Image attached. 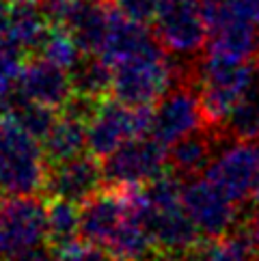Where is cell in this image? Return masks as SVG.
I'll list each match as a JSON object with an SVG mask.
<instances>
[{
    "label": "cell",
    "instance_id": "obj_15",
    "mask_svg": "<svg viewBox=\"0 0 259 261\" xmlns=\"http://www.w3.org/2000/svg\"><path fill=\"white\" fill-rule=\"evenodd\" d=\"M227 138L220 129L201 127L169 147V169L182 179H194L208 171L216 155L218 143Z\"/></svg>",
    "mask_w": 259,
    "mask_h": 261
},
{
    "label": "cell",
    "instance_id": "obj_30",
    "mask_svg": "<svg viewBox=\"0 0 259 261\" xmlns=\"http://www.w3.org/2000/svg\"><path fill=\"white\" fill-rule=\"evenodd\" d=\"M257 76H259V61H257Z\"/></svg>",
    "mask_w": 259,
    "mask_h": 261
},
{
    "label": "cell",
    "instance_id": "obj_18",
    "mask_svg": "<svg viewBox=\"0 0 259 261\" xmlns=\"http://www.w3.org/2000/svg\"><path fill=\"white\" fill-rule=\"evenodd\" d=\"M73 95L87 99H106L113 89V69L95 54H85L71 71Z\"/></svg>",
    "mask_w": 259,
    "mask_h": 261
},
{
    "label": "cell",
    "instance_id": "obj_10",
    "mask_svg": "<svg viewBox=\"0 0 259 261\" xmlns=\"http://www.w3.org/2000/svg\"><path fill=\"white\" fill-rule=\"evenodd\" d=\"M203 175L231 201L242 205L251 194H255L259 179V143L234 141L214 155Z\"/></svg>",
    "mask_w": 259,
    "mask_h": 261
},
{
    "label": "cell",
    "instance_id": "obj_22",
    "mask_svg": "<svg viewBox=\"0 0 259 261\" xmlns=\"http://www.w3.org/2000/svg\"><path fill=\"white\" fill-rule=\"evenodd\" d=\"M37 57H43V59L52 61L54 65H59V67L71 71L82 61L85 52L80 50L76 37H73L67 29H63V26H52L50 33L45 35L41 48L37 50Z\"/></svg>",
    "mask_w": 259,
    "mask_h": 261
},
{
    "label": "cell",
    "instance_id": "obj_17",
    "mask_svg": "<svg viewBox=\"0 0 259 261\" xmlns=\"http://www.w3.org/2000/svg\"><path fill=\"white\" fill-rule=\"evenodd\" d=\"M48 164H57L89 151L87 147V119L73 110L63 108L54 125L41 141Z\"/></svg>",
    "mask_w": 259,
    "mask_h": 261
},
{
    "label": "cell",
    "instance_id": "obj_8",
    "mask_svg": "<svg viewBox=\"0 0 259 261\" xmlns=\"http://www.w3.org/2000/svg\"><path fill=\"white\" fill-rule=\"evenodd\" d=\"M48 242L45 201L33 197H0V257L11 261Z\"/></svg>",
    "mask_w": 259,
    "mask_h": 261
},
{
    "label": "cell",
    "instance_id": "obj_6",
    "mask_svg": "<svg viewBox=\"0 0 259 261\" xmlns=\"http://www.w3.org/2000/svg\"><path fill=\"white\" fill-rule=\"evenodd\" d=\"M208 54L248 63L259 57V22L242 15L229 0H205Z\"/></svg>",
    "mask_w": 259,
    "mask_h": 261
},
{
    "label": "cell",
    "instance_id": "obj_27",
    "mask_svg": "<svg viewBox=\"0 0 259 261\" xmlns=\"http://www.w3.org/2000/svg\"><path fill=\"white\" fill-rule=\"evenodd\" d=\"M244 229L248 231V236H251V240H253V246H255V253H257V261H259V210L253 212V216L248 218Z\"/></svg>",
    "mask_w": 259,
    "mask_h": 261
},
{
    "label": "cell",
    "instance_id": "obj_29",
    "mask_svg": "<svg viewBox=\"0 0 259 261\" xmlns=\"http://www.w3.org/2000/svg\"><path fill=\"white\" fill-rule=\"evenodd\" d=\"M253 197H255V207L259 210V179H257V186H255V194H253Z\"/></svg>",
    "mask_w": 259,
    "mask_h": 261
},
{
    "label": "cell",
    "instance_id": "obj_1",
    "mask_svg": "<svg viewBox=\"0 0 259 261\" xmlns=\"http://www.w3.org/2000/svg\"><path fill=\"white\" fill-rule=\"evenodd\" d=\"M169 54L153 37L141 50L113 65L110 97L130 106L158 104L179 80L190 76V65H177Z\"/></svg>",
    "mask_w": 259,
    "mask_h": 261
},
{
    "label": "cell",
    "instance_id": "obj_14",
    "mask_svg": "<svg viewBox=\"0 0 259 261\" xmlns=\"http://www.w3.org/2000/svg\"><path fill=\"white\" fill-rule=\"evenodd\" d=\"M15 91L37 104L63 110L73 97V82L67 69L59 67L43 57H37L24 63Z\"/></svg>",
    "mask_w": 259,
    "mask_h": 261
},
{
    "label": "cell",
    "instance_id": "obj_21",
    "mask_svg": "<svg viewBox=\"0 0 259 261\" xmlns=\"http://www.w3.org/2000/svg\"><path fill=\"white\" fill-rule=\"evenodd\" d=\"M220 132L234 141L259 143V85H253L246 95L238 101Z\"/></svg>",
    "mask_w": 259,
    "mask_h": 261
},
{
    "label": "cell",
    "instance_id": "obj_11",
    "mask_svg": "<svg viewBox=\"0 0 259 261\" xmlns=\"http://www.w3.org/2000/svg\"><path fill=\"white\" fill-rule=\"evenodd\" d=\"M182 201L201 236L208 240L227 236L238 222L240 205L231 201L220 188H216L205 175L184 184Z\"/></svg>",
    "mask_w": 259,
    "mask_h": 261
},
{
    "label": "cell",
    "instance_id": "obj_4",
    "mask_svg": "<svg viewBox=\"0 0 259 261\" xmlns=\"http://www.w3.org/2000/svg\"><path fill=\"white\" fill-rule=\"evenodd\" d=\"M153 108L130 106L119 99H101L87 119V147L99 160L117 151L134 136H143L151 129Z\"/></svg>",
    "mask_w": 259,
    "mask_h": 261
},
{
    "label": "cell",
    "instance_id": "obj_3",
    "mask_svg": "<svg viewBox=\"0 0 259 261\" xmlns=\"http://www.w3.org/2000/svg\"><path fill=\"white\" fill-rule=\"evenodd\" d=\"M190 78L199 89L208 125L214 129L225 125L231 110L255 85V73L248 63L227 61L208 52L190 63Z\"/></svg>",
    "mask_w": 259,
    "mask_h": 261
},
{
    "label": "cell",
    "instance_id": "obj_28",
    "mask_svg": "<svg viewBox=\"0 0 259 261\" xmlns=\"http://www.w3.org/2000/svg\"><path fill=\"white\" fill-rule=\"evenodd\" d=\"M7 15H9V0H0V31L5 29Z\"/></svg>",
    "mask_w": 259,
    "mask_h": 261
},
{
    "label": "cell",
    "instance_id": "obj_7",
    "mask_svg": "<svg viewBox=\"0 0 259 261\" xmlns=\"http://www.w3.org/2000/svg\"><path fill=\"white\" fill-rule=\"evenodd\" d=\"M104 186H145L166 173L169 147L151 132L134 136L101 160Z\"/></svg>",
    "mask_w": 259,
    "mask_h": 261
},
{
    "label": "cell",
    "instance_id": "obj_24",
    "mask_svg": "<svg viewBox=\"0 0 259 261\" xmlns=\"http://www.w3.org/2000/svg\"><path fill=\"white\" fill-rule=\"evenodd\" d=\"M108 3L121 13H125L127 17H132V20L149 24L153 22L156 13H158L160 0H108Z\"/></svg>",
    "mask_w": 259,
    "mask_h": 261
},
{
    "label": "cell",
    "instance_id": "obj_23",
    "mask_svg": "<svg viewBox=\"0 0 259 261\" xmlns=\"http://www.w3.org/2000/svg\"><path fill=\"white\" fill-rule=\"evenodd\" d=\"M24 63V52L0 37V99L17 89Z\"/></svg>",
    "mask_w": 259,
    "mask_h": 261
},
{
    "label": "cell",
    "instance_id": "obj_31",
    "mask_svg": "<svg viewBox=\"0 0 259 261\" xmlns=\"http://www.w3.org/2000/svg\"><path fill=\"white\" fill-rule=\"evenodd\" d=\"M9 3H11V0H9Z\"/></svg>",
    "mask_w": 259,
    "mask_h": 261
},
{
    "label": "cell",
    "instance_id": "obj_20",
    "mask_svg": "<svg viewBox=\"0 0 259 261\" xmlns=\"http://www.w3.org/2000/svg\"><path fill=\"white\" fill-rule=\"evenodd\" d=\"M48 242L59 248L80 238V205L67 199H45Z\"/></svg>",
    "mask_w": 259,
    "mask_h": 261
},
{
    "label": "cell",
    "instance_id": "obj_19",
    "mask_svg": "<svg viewBox=\"0 0 259 261\" xmlns=\"http://www.w3.org/2000/svg\"><path fill=\"white\" fill-rule=\"evenodd\" d=\"M186 261H257V253L248 231L242 229L201 244Z\"/></svg>",
    "mask_w": 259,
    "mask_h": 261
},
{
    "label": "cell",
    "instance_id": "obj_26",
    "mask_svg": "<svg viewBox=\"0 0 259 261\" xmlns=\"http://www.w3.org/2000/svg\"><path fill=\"white\" fill-rule=\"evenodd\" d=\"M229 5L242 15L259 22V0H229Z\"/></svg>",
    "mask_w": 259,
    "mask_h": 261
},
{
    "label": "cell",
    "instance_id": "obj_25",
    "mask_svg": "<svg viewBox=\"0 0 259 261\" xmlns=\"http://www.w3.org/2000/svg\"><path fill=\"white\" fill-rule=\"evenodd\" d=\"M11 261H57V248H54L50 242H45V244H39L22 255H17Z\"/></svg>",
    "mask_w": 259,
    "mask_h": 261
},
{
    "label": "cell",
    "instance_id": "obj_5",
    "mask_svg": "<svg viewBox=\"0 0 259 261\" xmlns=\"http://www.w3.org/2000/svg\"><path fill=\"white\" fill-rule=\"evenodd\" d=\"M153 35L166 52L197 59L208 48L205 0H160L153 17Z\"/></svg>",
    "mask_w": 259,
    "mask_h": 261
},
{
    "label": "cell",
    "instance_id": "obj_2",
    "mask_svg": "<svg viewBox=\"0 0 259 261\" xmlns=\"http://www.w3.org/2000/svg\"><path fill=\"white\" fill-rule=\"evenodd\" d=\"M48 160L43 145L15 119L0 115V192L3 197L43 194Z\"/></svg>",
    "mask_w": 259,
    "mask_h": 261
},
{
    "label": "cell",
    "instance_id": "obj_9",
    "mask_svg": "<svg viewBox=\"0 0 259 261\" xmlns=\"http://www.w3.org/2000/svg\"><path fill=\"white\" fill-rule=\"evenodd\" d=\"M201 127H210L201 106L199 89L192 78H184L156 104L149 132L171 147L179 138Z\"/></svg>",
    "mask_w": 259,
    "mask_h": 261
},
{
    "label": "cell",
    "instance_id": "obj_16",
    "mask_svg": "<svg viewBox=\"0 0 259 261\" xmlns=\"http://www.w3.org/2000/svg\"><path fill=\"white\" fill-rule=\"evenodd\" d=\"M50 29L52 26L41 11L39 0H11L0 37L5 41L13 43L15 48H20L24 54H29L41 48Z\"/></svg>",
    "mask_w": 259,
    "mask_h": 261
},
{
    "label": "cell",
    "instance_id": "obj_12",
    "mask_svg": "<svg viewBox=\"0 0 259 261\" xmlns=\"http://www.w3.org/2000/svg\"><path fill=\"white\" fill-rule=\"evenodd\" d=\"M104 166L93 153H80L69 160L48 164L45 199H67L82 205L101 190Z\"/></svg>",
    "mask_w": 259,
    "mask_h": 261
},
{
    "label": "cell",
    "instance_id": "obj_13",
    "mask_svg": "<svg viewBox=\"0 0 259 261\" xmlns=\"http://www.w3.org/2000/svg\"><path fill=\"white\" fill-rule=\"evenodd\" d=\"M130 218V205L121 188L106 186L80 205V238L106 250Z\"/></svg>",
    "mask_w": 259,
    "mask_h": 261
}]
</instances>
